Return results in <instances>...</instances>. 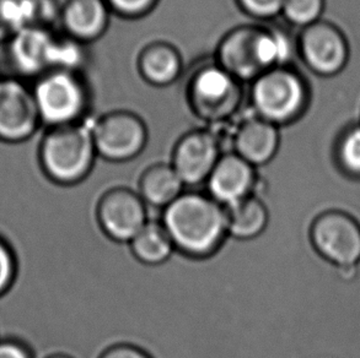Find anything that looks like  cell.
Listing matches in <instances>:
<instances>
[{
  "mask_svg": "<svg viewBox=\"0 0 360 358\" xmlns=\"http://www.w3.org/2000/svg\"><path fill=\"white\" fill-rule=\"evenodd\" d=\"M96 149L93 131L82 126H56L39 147V160L49 179L62 185H75L93 171Z\"/></svg>",
  "mask_w": 360,
  "mask_h": 358,
  "instance_id": "obj_2",
  "label": "cell"
},
{
  "mask_svg": "<svg viewBox=\"0 0 360 358\" xmlns=\"http://www.w3.org/2000/svg\"><path fill=\"white\" fill-rule=\"evenodd\" d=\"M228 237L250 242L261 237L269 225L267 204L257 194L225 208Z\"/></svg>",
  "mask_w": 360,
  "mask_h": 358,
  "instance_id": "obj_15",
  "label": "cell"
},
{
  "mask_svg": "<svg viewBox=\"0 0 360 358\" xmlns=\"http://www.w3.org/2000/svg\"><path fill=\"white\" fill-rule=\"evenodd\" d=\"M100 227L118 243H131L149 221L148 206L129 187H116L103 194L98 205Z\"/></svg>",
  "mask_w": 360,
  "mask_h": 358,
  "instance_id": "obj_4",
  "label": "cell"
},
{
  "mask_svg": "<svg viewBox=\"0 0 360 358\" xmlns=\"http://www.w3.org/2000/svg\"><path fill=\"white\" fill-rule=\"evenodd\" d=\"M311 238L317 252L337 267H353L360 260V228L345 213L320 216L312 226Z\"/></svg>",
  "mask_w": 360,
  "mask_h": 358,
  "instance_id": "obj_8",
  "label": "cell"
},
{
  "mask_svg": "<svg viewBox=\"0 0 360 358\" xmlns=\"http://www.w3.org/2000/svg\"><path fill=\"white\" fill-rule=\"evenodd\" d=\"M100 358H151L144 350L133 345H116L106 350Z\"/></svg>",
  "mask_w": 360,
  "mask_h": 358,
  "instance_id": "obj_27",
  "label": "cell"
},
{
  "mask_svg": "<svg viewBox=\"0 0 360 358\" xmlns=\"http://www.w3.org/2000/svg\"><path fill=\"white\" fill-rule=\"evenodd\" d=\"M18 271V262L14 251L8 241L0 234V296L14 284Z\"/></svg>",
  "mask_w": 360,
  "mask_h": 358,
  "instance_id": "obj_24",
  "label": "cell"
},
{
  "mask_svg": "<svg viewBox=\"0 0 360 358\" xmlns=\"http://www.w3.org/2000/svg\"><path fill=\"white\" fill-rule=\"evenodd\" d=\"M111 4L122 14L136 15L146 11L153 0H110Z\"/></svg>",
  "mask_w": 360,
  "mask_h": 358,
  "instance_id": "obj_28",
  "label": "cell"
},
{
  "mask_svg": "<svg viewBox=\"0 0 360 358\" xmlns=\"http://www.w3.org/2000/svg\"><path fill=\"white\" fill-rule=\"evenodd\" d=\"M25 27L22 0H0V42L8 39Z\"/></svg>",
  "mask_w": 360,
  "mask_h": 358,
  "instance_id": "obj_22",
  "label": "cell"
},
{
  "mask_svg": "<svg viewBox=\"0 0 360 358\" xmlns=\"http://www.w3.org/2000/svg\"><path fill=\"white\" fill-rule=\"evenodd\" d=\"M250 14L259 18H269L283 11L285 0H240Z\"/></svg>",
  "mask_w": 360,
  "mask_h": 358,
  "instance_id": "obj_25",
  "label": "cell"
},
{
  "mask_svg": "<svg viewBox=\"0 0 360 358\" xmlns=\"http://www.w3.org/2000/svg\"><path fill=\"white\" fill-rule=\"evenodd\" d=\"M39 121L32 90L20 79H0V141L21 144L34 135Z\"/></svg>",
  "mask_w": 360,
  "mask_h": 358,
  "instance_id": "obj_5",
  "label": "cell"
},
{
  "mask_svg": "<svg viewBox=\"0 0 360 358\" xmlns=\"http://www.w3.org/2000/svg\"><path fill=\"white\" fill-rule=\"evenodd\" d=\"M47 358H72L69 357V356H65V354H53V356H51V357Z\"/></svg>",
  "mask_w": 360,
  "mask_h": 358,
  "instance_id": "obj_29",
  "label": "cell"
},
{
  "mask_svg": "<svg viewBox=\"0 0 360 358\" xmlns=\"http://www.w3.org/2000/svg\"><path fill=\"white\" fill-rule=\"evenodd\" d=\"M261 31L243 29L229 34L220 49L224 69L231 75L248 79L263 70L258 52Z\"/></svg>",
  "mask_w": 360,
  "mask_h": 358,
  "instance_id": "obj_14",
  "label": "cell"
},
{
  "mask_svg": "<svg viewBox=\"0 0 360 358\" xmlns=\"http://www.w3.org/2000/svg\"><path fill=\"white\" fill-rule=\"evenodd\" d=\"M98 155L111 162H126L141 154L146 131L139 118L126 112L111 113L98 121L93 131Z\"/></svg>",
  "mask_w": 360,
  "mask_h": 358,
  "instance_id": "obj_7",
  "label": "cell"
},
{
  "mask_svg": "<svg viewBox=\"0 0 360 358\" xmlns=\"http://www.w3.org/2000/svg\"><path fill=\"white\" fill-rule=\"evenodd\" d=\"M257 185L255 167L238 154L220 156L205 182L210 197L224 208L252 195Z\"/></svg>",
  "mask_w": 360,
  "mask_h": 358,
  "instance_id": "obj_10",
  "label": "cell"
},
{
  "mask_svg": "<svg viewBox=\"0 0 360 358\" xmlns=\"http://www.w3.org/2000/svg\"><path fill=\"white\" fill-rule=\"evenodd\" d=\"M133 256L139 262L156 267L169 262L176 248L161 221L149 220L129 243Z\"/></svg>",
  "mask_w": 360,
  "mask_h": 358,
  "instance_id": "obj_17",
  "label": "cell"
},
{
  "mask_svg": "<svg viewBox=\"0 0 360 358\" xmlns=\"http://www.w3.org/2000/svg\"><path fill=\"white\" fill-rule=\"evenodd\" d=\"M160 221L176 251L187 257H210L228 239L224 206L200 190L181 194L162 210Z\"/></svg>",
  "mask_w": 360,
  "mask_h": 358,
  "instance_id": "obj_1",
  "label": "cell"
},
{
  "mask_svg": "<svg viewBox=\"0 0 360 358\" xmlns=\"http://www.w3.org/2000/svg\"><path fill=\"white\" fill-rule=\"evenodd\" d=\"M185 183L172 165L155 164L141 173L136 192L148 208L162 211L185 192Z\"/></svg>",
  "mask_w": 360,
  "mask_h": 358,
  "instance_id": "obj_16",
  "label": "cell"
},
{
  "mask_svg": "<svg viewBox=\"0 0 360 358\" xmlns=\"http://www.w3.org/2000/svg\"><path fill=\"white\" fill-rule=\"evenodd\" d=\"M106 19L103 0H70L63 13L65 27L82 39H93L101 34Z\"/></svg>",
  "mask_w": 360,
  "mask_h": 358,
  "instance_id": "obj_18",
  "label": "cell"
},
{
  "mask_svg": "<svg viewBox=\"0 0 360 358\" xmlns=\"http://www.w3.org/2000/svg\"><path fill=\"white\" fill-rule=\"evenodd\" d=\"M54 41L44 27L18 31L6 42L9 64L22 77H34L52 67Z\"/></svg>",
  "mask_w": 360,
  "mask_h": 358,
  "instance_id": "obj_12",
  "label": "cell"
},
{
  "mask_svg": "<svg viewBox=\"0 0 360 358\" xmlns=\"http://www.w3.org/2000/svg\"><path fill=\"white\" fill-rule=\"evenodd\" d=\"M219 159L214 138L205 131H195L177 142L171 165L186 187L195 188L205 184Z\"/></svg>",
  "mask_w": 360,
  "mask_h": 358,
  "instance_id": "obj_9",
  "label": "cell"
},
{
  "mask_svg": "<svg viewBox=\"0 0 360 358\" xmlns=\"http://www.w3.org/2000/svg\"><path fill=\"white\" fill-rule=\"evenodd\" d=\"M252 97L263 119L274 124V121H287L297 116L305 102V88L292 72L271 69L258 77Z\"/></svg>",
  "mask_w": 360,
  "mask_h": 358,
  "instance_id": "obj_3",
  "label": "cell"
},
{
  "mask_svg": "<svg viewBox=\"0 0 360 358\" xmlns=\"http://www.w3.org/2000/svg\"><path fill=\"white\" fill-rule=\"evenodd\" d=\"M141 68L150 83L165 85L171 83L180 72V58L170 46L154 44L141 54Z\"/></svg>",
  "mask_w": 360,
  "mask_h": 358,
  "instance_id": "obj_19",
  "label": "cell"
},
{
  "mask_svg": "<svg viewBox=\"0 0 360 358\" xmlns=\"http://www.w3.org/2000/svg\"><path fill=\"white\" fill-rule=\"evenodd\" d=\"M0 358H34L27 345L16 339H0Z\"/></svg>",
  "mask_w": 360,
  "mask_h": 358,
  "instance_id": "obj_26",
  "label": "cell"
},
{
  "mask_svg": "<svg viewBox=\"0 0 360 358\" xmlns=\"http://www.w3.org/2000/svg\"><path fill=\"white\" fill-rule=\"evenodd\" d=\"M323 9V0H285L283 11L289 21L300 26L316 24Z\"/></svg>",
  "mask_w": 360,
  "mask_h": 358,
  "instance_id": "obj_23",
  "label": "cell"
},
{
  "mask_svg": "<svg viewBox=\"0 0 360 358\" xmlns=\"http://www.w3.org/2000/svg\"><path fill=\"white\" fill-rule=\"evenodd\" d=\"M335 157L337 165L346 175L360 178V126L342 136L335 145Z\"/></svg>",
  "mask_w": 360,
  "mask_h": 358,
  "instance_id": "obj_21",
  "label": "cell"
},
{
  "mask_svg": "<svg viewBox=\"0 0 360 358\" xmlns=\"http://www.w3.org/2000/svg\"><path fill=\"white\" fill-rule=\"evenodd\" d=\"M302 53L307 65L321 75L338 73L348 58V48L341 32L321 22L307 26L302 34Z\"/></svg>",
  "mask_w": 360,
  "mask_h": 358,
  "instance_id": "obj_11",
  "label": "cell"
},
{
  "mask_svg": "<svg viewBox=\"0 0 360 358\" xmlns=\"http://www.w3.org/2000/svg\"><path fill=\"white\" fill-rule=\"evenodd\" d=\"M0 79H1V77H0Z\"/></svg>",
  "mask_w": 360,
  "mask_h": 358,
  "instance_id": "obj_30",
  "label": "cell"
},
{
  "mask_svg": "<svg viewBox=\"0 0 360 358\" xmlns=\"http://www.w3.org/2000/svg\"><path fill=\"white\" fill-rule=\"evenodd\" d=\"M34 102L41 121L56 126H68L83 107L80 84L69 72L57 70L44 74L34 85Z\"/></svg>",
  "mask_w": 360,
  "mask_h": 358,
  "instance_id": "obj_6",
  "label": "cell"
},
{
  "mask_svg": "<svg viewBox=\"0 0 360 358\" xmlns=\"http://www.w3.org/2000/svg\"><path fill=\"white\" fill-rule=\"evenodd\" d=\"M233 75L228 73L225 69L215 67L200 72L197 75L193 85V90L198 100L210 106H215L228 100L230 92H233Z\"/></svg>",
  "mask_w": 360,
  "mask_h": 358,
  "instance_id": "obj_20",
  "label": "cell"
},
{
  "mask_svg": "<svg viewBox=\"0 0 360 358\" xmlns=\"http://www.w3.org/2000/svg\"><path fill=\"white\" fill-rule=\"evenodd\" d=\"M279 133L276 126L266 119H253L240 128L235 147L236 154L253 167L269 164L279 150Z\"/></svg>",
  "mask_w": 360,
  "mask_h": 358,
  "instance_id": "obj_13",
  "label": "cell"
}]
</instances>
